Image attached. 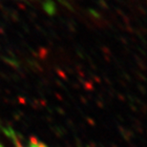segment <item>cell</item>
Listing matches in <instances>:
<instances>
[{
	"label": "cell",
	"instance_id": "cell-1",
	"mask_svg": "<svg viewBox=\"0 0 147 147\" xmlns=\"http://www.w3.org/2000/svg\"><path fill=\"white\" fill-rule=\"evenodd\" d=\"M6 147H50L47 145L46 143H44L40 140L30 139L27 140H17L13 144L6 146Z\"/></svg>",
	"mask_w": 147,
	"mask_h": 147
}]
</instances>
